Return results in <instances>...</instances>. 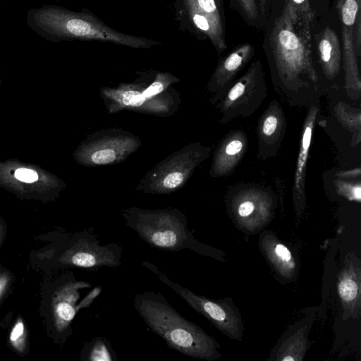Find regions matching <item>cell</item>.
Instances as JSON below:
<instances>
[{
	"mask_svg": "<svg viewBox=\"0 0 361 361\" xmlns=\"http://www.w3.org/2000/svg\"><path fill=\"white\" fill-rule=\"evenodd\" d=\"M133 306L152 332L167 345L192 358L213 361L221 357L220 345L201 327L180 315L161 293H137Z\"/></svg>",
	"mask_w": 361,
	"mask_h": 361,
	"instance_id": "obj_1",
	"label": "cell"
},
{
	"mask_svg": "<svg viewBox=\"0 0 361 361\" xmlns=\"http://www.w3.org/2000/svg\"><path fill=\"white\" fill-rule=\"evenodd\" d=\"M27 26L42 38L65 40H97L131 48H149L159 42L120 32L89 12H76L56 5H43L27 11Z\"/></svg>",
	"mask_w": 361,
	"mask_h": 361,
	"instance_id": "obj_2",
	"label": "cell"
},
{
	"mask_svg": "<svg viewBox=\"0 0 361 361\" xmlns=\"http://www.w3.org/2000/svg\"><path fill=\"white\" fill-rule=\"evenodd\" d=\"M127 226L151 247L169 252L189 249L198 254L224 260V253L197 240L188 229L186 216L176 208L123 209Z\"/></svg>",
	"mask_w": 361,
	"mask_h": 361,
	"instance_id": "obj_3",
	"label": "cell"
},
{
	"mask_svg": "<svg viewBox=\"0 0 361 361\" xmlns=\"http://www.w3.org/2000/svg\"><path fill=\"white\" fill-rule=\"evenodd\" d=\"M311 41V25L282 12L274 22L270 37L272 54L282 73L295 77L312 73Z\"/></svg>",
	"mask_w": 361,
	"mask_h": 361,
	"instance_id": "obj_4",
	"label": "cell"
},
{
	"mask_svg": "<svg viewBox=\"0 0 361 361\" xmlns=\"http://www.w3.org/2000/svg\"><path fill=\"white\" fill-rule=\"evenodd\" d=\"M208 155L200 143H190L157 164L135 189L145 194L167 195L182 188L196 167Z\"/></svg>",
	"mask_w": 361,
	"mask_h": 361,
	"instance_id": "obj_5",
	"label": "cell"
},
{
	"mask_svg": "<svg viewBox=\"0 0 361 361\" xmlns=\"http://www.w3.org/2000/svg\"><path fill=\"white\" fill-rule=\"evenodd\" d=\"M142 265L173 289L190 307L207 318L223 334L231 339L242 341L244 331L243 319L231 300H214L197 295L171 281L154 264L142 261Z\"/></svg>",
	"mask_w": 361,
	"mask_h": 361,
	"instance_id": "obj_6",
	"label": "cell"
},
{
	"mask_svg": "<svg viewBox=\"0 0 361 361\" xmlns=\"http://www.w3.org/2000/svg\"><path fill=\"white\" fill-rule=\"evenodd\" d=\"M141 146L139 137L120 128L90 134L78 147L77 161L86 166H109L124 161Z\"/></svg>",
	"mask_w": 361,
	"mask_h": 361,
	"instance_id": "obj_7",
	"label": "cell"
},
{
	"mask_svg": "<svg viewBox=\"0 0 361 361\" xmlns=\"http://www.w3.org/2000/svg\"><path fill=\"white\" fill-rule=\"evenodd\" d=\"M99 93L110 114L126 109L157 116H169L178 111L180 102L179 93L172 87L153 99H147L141 93L136 80L121 82L114 87H102Z\"/></svg>",
	"mask_w": 361,
	"mask_h": 361,
	"instance_id": "obj_8",
	"label": "cell"
},
{
	"mask_svg": "<svg viewBox=\"0 0 361 361\" xmlns=\"http://www.w3.org/2000/svg\"><path fill=\"white\" fill-rule=\"evenodd\" d=\"M122 247L116 243L102 245L93 231H83L77 239L66 261L74 267L97 269L121 264Z\"/></svg>",
	"mask_w": 361,
	"mask_h": 361,
	"instance_id": "obj_9",
	"label": "cell"
},
{
	"mask_svg": "<svg viewBox=\"0 0 361 361\" xmlns=\"http://www.w3.org/2000/svg\"><path fill=\"white\" fill-rule=\"evenodd\" d=\"M337 288L343 311L350 316H358L360 309V269L349 261L340 273Z\"/></svg>",
	"mask_w": 361,
	"mask_h": 361,
	"instance_id": "obj_10",
	"label": "cell"
},
{
	"mask_svg": "<svg viewBox=\"0 0 361 361\" xmlns=\"http://www.w3.org/2000/svg\"><path fill=\"white\" fill-rule=\"evenodd\" d=\"M262 247L267 258L281 276L286 278L293 276L295 263L286 246L271 236H267L263 239Z\"/></svg>",
	"mask_w": 361,
	"mask_h": 361,
	"instance_id": "obj_11",
	"label": "cell"
},
{
	"mask_svg": "<svg viewBox=\"0 0 361 361\" xmlns=\"http://www.w3.org/2000/svg\"><path fill=\"white\" fill-rule=\"evenodd\" d=\"M318 51L324 69L328 74H336L340 67L341 50L339 39L330 27H326L321 33Z\"/></svg>",
	"mask_w": 361,
	"mask_h": 361,
	"instance_id": "obj_12",
	"label": "cell"
},
{
	"mask_svg": "<svg viewBox=\"0 0 361 361\" xmlns=\"http://www.w3.org/2000/svg\"><path fill=\"white\" fill-rule=\"evenodd\" d=\"M306 350L304 328H301L286 339L278 352V360H301Z\"/></svg>",
	"mask_w": 361,
	"mask_h": 361,
	"instance_id": "obj_13",
	"label": "cell"
},
{
	"mask_svg": "<svg viewBox=\"0 0 361 361\" xmlns=\"http://www.w3.org/2000/svg\"><path fill=\"white\" fill-rule=\"evenodd\" d=\"M84 360L90 361H115L116 355L110 343L103 337H96L84 348Z\"/></svg>",
	"mask_w": 361,
	"mask_h": 361,
	"instance_id": "obj_14",
	"label": "cell"
},
{
	"mask_svg": "<svg viewBox=\"0 0 361 361\" xmlns=\"http://www.w3.org/2000/svg\"><path fill=\"white\" fill-rule=\"evenodd\" d=\"M283 12L294 20L309 25H312L314 18L309 0H286Z\"/></svg>",
	"mask_w": 361,
	"mask_h": 361,
	"instance_id": "obj_15",
	"label": "cell"
},
{
	"mask_svg": "<svg viewBox=\"0 0 361 361\" xmlns=\"http://www.w3.org/2000/svg\"><path fill=\"white\" fill-rule=\"evenodd\" d=\"M353 26L342 25V46L345 67L348 73H357V55L353 39Z\"/></svg>",
	"mask_w": 361,
	"mask_h": 361,
	"instance_id": "obj_16",
	"label": "cell"
},
{
	"mask_svg": "<svg viewBox=\"0 0 361 361\" xmlns=\"http://www.w3.org/2000/svg\"><path fill=\"white\" fill-rule=\"evenodd\" d=\"M252 47L244 44L233 51L224 61L216 72V78L222 74H229L236 71L250 55Z\"/></svg>",
	"mask_w": 361,
	"mask_h": 361,
	"instance_id": "obj_17",
	"label": "cell"
},
{
	"mask_svg": "<svg viewBox=\"0 0 361 361\" xmlns=\"http://www.w3.org/2000/svg\"><path fill=\"white\" fill-rule=\"evenodd\" d=\"M312 128L313 122L310 121L308 122L302 135V145L299 154L298 161L297 165L298 167L295 176V183L298 188H299L300 180L302 176V173L305 166L308 149L311 142Z\"/></svg>",
	"mask_w": 361,
	"mask_h": 361,
	"instance_id": "obj_18",
	"label": "cell"
},
{
	"mask_svg": "<svg viewBox=\"0 0 361 361\" xmlns=\"http://www.w3.org/2000/svg\"><path fill=\"white\" fill-rule=\"evenodd\" d=\"M76 300L75 290L68 301L62 300L57 304L56 308V314L64 322H71L75 316L76 311L80 308L89 307V305L82 303L75 305Z\"/></svg>",
	"mask_w": 361,
	"mask_h": 361,
	"instance_id": "obj_19",
	"label": "cell"
},
{
	"mask_svg": "<svg viewBox=\"0 0 361 361\" xmlns=\"http://www.w3.org/2000/svg\"><path fill=\"white\" fill-rule=\"evenodd\" d=\"M185 6H190L214 21L222 23L215 0H183Z\"/></svg>",
	"mask_w": 361,
	"mask_h": 361,
	"instance_id": "obj_20",
	"label": "cell"
},
{
	"mask_svg": "<svg viewBox=\"0 0 361 361\" xmlns=\"http://www.w3.org/2000/svg\"><path fill=\"white\" fill-rule=\"evenodd\" d=\"M240 6L248 18L255 19L257 16L258 10L257 0H237ZM263 8L265 0H259Z\"/></svg>",
	"mask_w": 361,
	"mask_h": 361,
	"instance_id": "obj_21",
	"label": "cell"
},
{
	"mask_svg": "<svg viewBox=\"0 0 361 361\" xmlns=\"http://www.w3.org/2000/svg\"><path fill=\"white\" fill-rule=\"evenodd\" d=\"M15 177L23 182L32 183L38 179L37 173L31 169L20 168L16 171Z\"/></svg>",
	"mask_w": 361,
	"mask_h": 361,
	"instance_id": "obj_22",
	"label": "cell"
},
{
	"mask_svg": "<svg viewBox=\"0 0 361 361\" xmlns=\"http://www.w3.org/2000/svg\"><path fill=\"white\" fill-rule=\"evenodd\" d=\"M354 26L355 30H353V39L355 53L357 56H360L361 45V13L357 16Z\"/></svg>",
	"mask_w": 361,
	"mask_h": 361,
	"instance_id": "obj_23",
	"label": "cell"
},
{
	"mask_svg": "<svg viewBox=\"0 0 361 361\" xmlns=\"http://www.w3.org/2000/svg\"><path fill=\"white\" fill-rule=\"evenodd\" d=\"M255 211V204L251 201H245L242 202L238 208V214L242 219H247Z\"/></svg>",
	"mask_w": 361,
	"mask_h": 361,
	"instance_id": "obj_24",
	"label": "cell"
},
{
	"mask_svg": "<svg viewBox=\"0 0 361 361\" xmlns=\"http://www.w3.org/2000/svg\"><path fill=\"white\" fill-rule=\"evenodd\" d=\"M277 124V118L274 116H269L263 123V133L266 135H271L275 131Z\"/></svg>",
	"mask_w": 361,
	"mask_h": 361,
	"instance_id": "obj_25",
	"label": "cell"
},
{
	"mask_svg": "<svg viewBox=\"0 0 361 361\" xmlns=\"http://www.w3.org/2000/svg\"><path fill=\"white\" fill-rule=\"evenodd\" d=\"M245 90V84L243 82H238L233 87L231 90L228 93V99L231 101H234L239 97H240Z\"/></svg>",
	"mask_w": 361,
	"mask_h": 361,
	"instance_id": "obj_26",
	"label": "cell"
},
{
	"mask_svg": "<svg viewBox=\"0 0 361 361\" xmlns=\"http://www.w3.org/2000/svg\"><path fill=\"white\" fill-rule=\"evenodd\" d=\"M243 147V143L238 140L230 142L226 147L225 152L228 155L238 154Z\"/></svg>",
	"mask_w": 361,
	"mask_h": 361,
	"instance_id": "obj_27",
	"label": "cell"
},
{
	"mask_svg": "<svg viewBox=\"0 0 361 361\" xmlns=\"http://www.w3.org/2000/svg\"><path fill=\"white\" fill-rule=\"evenodd\" d=\"M24 325L22 322H18L11 331L10 338L13 341H17L23 334Z\"/></svg>",
	"mask_w": 361,
	"mask_h": 361,
	"instance_id": "obj_28",
	"label": "cell"
},
{
	"mask_svg": "<svg viewBox=\"0 0 361 361\" xmlns=\"http://www.w3.org/2000/svg\"><path fill=\"white\" fill-rule=\"evenodd\" d=\"M4 285H5V280L1 279V281H0V292H1V290L3 288V287L4 286Z\"/></svg>",
	"mask_w": 361,
	"mask_h": 361,
	"instance_id": "obj_29",
	"label": "cell"
},
{
	"mask_svg": "<svg viewBox=\"0 0 361 361\" xmlns=\"http://www.w3.org/2000/svg\"><path fill=\"white\" fill-rule=\"evenodd\" d=\"M219 1V0H215V1Z\"/></svg>",
	"mask_w": 361,
	"mask_h": 361,
	"instance_id": "obj_30",
	"label": "cell"
},
{
	"mask_svg": "<svg viewBox=\"0 0 361 361\" xmlns=\"http://www.w3.org/2000/svg\"><path fill=\"white\" fill-rule=\"evenodd\" d=\"M4 1V0H0V1Z\"/></svg>",
	"mask_w": 361,
	"mask_h": 361,
	"instance_id": "obj_31",
	"label": "cell"
}]
</instances>
